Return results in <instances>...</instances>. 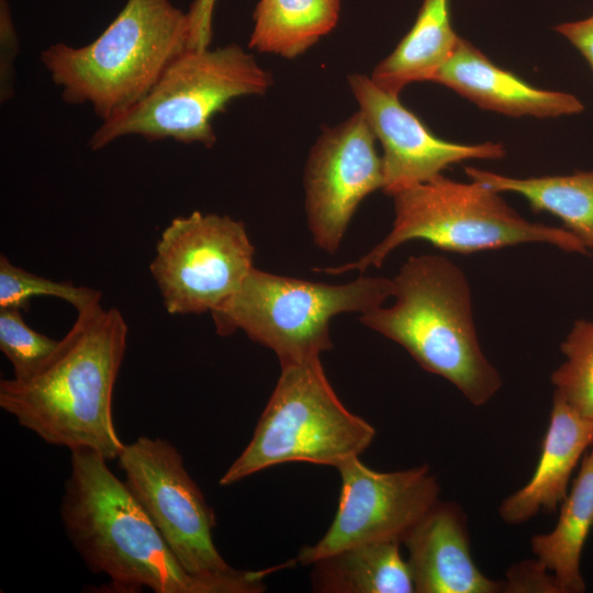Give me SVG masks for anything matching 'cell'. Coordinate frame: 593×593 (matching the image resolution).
I'll use <instances>...</instances> for the list:
<instances>
[{"label":"cell","instance_id":"cell-1","mask_svg":"<svg viewBox=\"0 0 593 593\" xmlns=\"http://www.w3.org/2000/svg\"><path fill=\"white\" fill-rule=\"evenodd\" d=\"M121 312L96 303L77 318L48 360L25 379H1L0 407L46 444L116 459L113 389L126 350Z\"/></svg>","mask_w":593,"mask_h":593},{"label":"cell","instance_id":"cell-2","mask_svg":"<svg viewBox=\"0 0 593 593\" xmlns=\"http://www.w3.org/2000/svg\"><path fill=\"white\" fill-rule=\"evenodd\" d=\"M92 449L71 451L60 518L66 536L107 591L210 593L184 571L125 481Z\"/></svg>","mask_w":593,"mask_h":593},{"label":"cell","instance_id":"cell-3","mask_svg":"<svg viewBox=\"0 0 593 593\" xmlns=\"http://www.w3.org/2000/svg\"><path fill=\"white\" fill-rule=\"evenodd\" d=\"M392 280L393 304L362 313L360 322L449 381L472 405L488 403L502 378L480 345L461 268L443 255L411 256Z\"/></svg>","mask_w":593,"mask_h":593},{"label":"cell","instance_id":"cell-4","mask_svg":"<svg viewBox=\"0 0 593 593\" xmlns=\"http://www.w3.org/2000/svg\"><path fill=\"white\" fill-rule=\"evenodd\" d=\"M189 42L188 13L169 0H127L90 44L57 43L40 58L66 103L105 121L138 103Z\"/></svg>","mask_w":593,"mask_h":593},{"label":"cell","instance_id":"cell-5","mask_svg":"<svg viewBox=\"0 0 593 593\" xmlns=\"http://www.w3.org/2000/svg\"><path fill=\"white\" fill-rule=\"evenodd\" d=\"M394 221L388 235L356 261L323 268L328 275L380 267L400 245L423 239L458 254L544 243L566 253L589 255L567 228L530 222L482 182H459L443 175L392 195Z\"/></svg>","mask_w":593,"mask_h":593},{"label":"cell","instance_id":"cell-6","mask_svg":"<svg viewBox=\"0 0 593 593\" xmlns=\"http://www.w3.org/2000/svg\"><path fill=\"white\" fill-rule=\"evenodd\" d=\"M392 279L359 277L344 284L313 282L251 268L240 288L211 312L215 332L242 329L270 348L280 366L321 358L332 349L331 320L371 311L393 295Z\"/></svg>","mask_w":593,"mask_h":593},{"label":"cell","instance_id":"cell-7","mask_svg":"<svg viewBox=\"0 0 593 593\" xmlns=\"http://www.w3.org/2000/svg\"><path fill=\"white\" fill-rule=\"evenodd\" d=\"M271 75L237 44L187 48L164 70L149 92L128 110L102 121L89 146L138 135L147 141L172 138L212 147L211 120L235 98L265 93Z\"/></svg>","mask_w":593,"mask_h":593},{"label":"cell","instance_id":"cell-8","mask_svg":"<svg viewBox=\"0 0 593 593\" xmlns=\"http://www.w3.org/2000/svg\"><path fill=\"white\" fill-rule=\"evenodd\" d=\"M374 436V427L339 400L321 358L284 365L251 439L220 484L291 461L338 468L359 457Z\"/></svg>","mask_w":593,"mask_h":593},{"label":"cell","instance_id":"cell-9","mask_svg":"<svg viewBox=\"0 0 593 593\" xmlns=\"http://www.w3.org/2000/svg\"><path fill=\"white\" fill-rule=\"evenodd\" d=\"M118 465L125 483L187 573L210 593H259L264 580L291 561L259 571L231 567L213 541L215 516L178 449L164 438L124 444Z\"/></svg>","mask_w":593,"mask_h":593},{"label":"cell","instance_id":"cell-10","mask_svg":"<svg viewBox=\"0 0 593 593\" xmlns=\"http://www.w3.org/2000/svg\"><path fill=\"white\" fill-rule=\"evenodd\" d=\"M254 253L242 222L194 211L163 231L149 270L169 314L211 313L240 288Z\"/></svg>","mask_w":593,"mask_h":593},{"label":"cell","instance_id":"cell-11","mask_svg":"<svg viewBox=\"0 0 593 593\" xmlns=\"http://www.w3.org/2000/svg\"><path fill=\"white\" fill-rule=\"evenodd\" d=\"M336 469L342 480L336 514L324 536L300 550L295 561L303 566L361 544L402 542L439 500L438 480L427 465L380 472L355 457Z\"/></svg>","mask_w":593,"mask_h":593},{"label":"cell","instance_id":"cell-12","mask_svg":"<svg viewBox=\"0 0 593 593\" xmlns=\"http://www.w3.org/2000/svg\"><path fill=\"white\" fill-rule=\"evenodd\" d=\"M376 136L358 110L325 128L304 168L305 212L317 247L334 254L360 202L383 188L382 158Z\"/></svg>","mask_w":593,"mask_h":593},{"label":"cell","instance_id":"cell-13","mask_svg":"<svg viewBox=\"0 0 593 593\" xmlns=\"http://www.w3.org/2000/svg\"><path fill=\"white\" fill-rule=\"evenodd\" d=\"M348 86L382 146V191L391 197L440 176L452 164L499 159L505 155L504 146L499 143L466 145L437 137L401 103L399 94L380 88L368 76L349 75Z\"/></svg>","mask_w":593,"mask_h":593},{"label":"cell","instance_id":"cell-14","mask_svg":"<svg viewBox=\"0 0 593 593\" xmlns=\"http://www.w3.org/2000/svg\"><path fill=\"white\" fill-rule=\"evenodd\" d=\"M415 593H499L504 582L484 575L470 550L467 518L455 502L438 500L406 535Z\"/></svg>","mask_w":593,"mask_h":593},{"label":"cell","instance_id":"cell-15","mask_svg":"<svg viewBox=\"0 0 593 593\" xmlns=\"http://www.w3.org/2000/svg\"><path fill=\"white\" fill-rule=\"evenodd\" d=\"M429 81L449 87L480 108L513 116L556 118L579 114L573 94L536 88L493 64L465 38Z\"/></svg>","mask_w":593,"mask_h":593},{"label":"cell","instance_id":"cell-16","mask_svg":"<svg viewBox=\"0 0 593 593\" xmlns=\"http://www.w3.org/2000/svg\"><path fill=\"white\" fill-rule=\"evenodd\" d=\"M592 445L593 419L553 395L537 467L524 486L502 501L501 519L518 525L539 512L556 511L568 494L574 469Z\"/></svg>","mask_w":593,"mask_h":593},{"label":"cell","instance_id":"cell-17","mask_svg":"<svg viewBox=\"0 0 593 593\" xmlns=\"http://www.w3.org/2000/svg\"><path fill=\"white\" fill-rule=\"evenodd\" d=\"M592 528L593 445L584 454L578 474L560 504L553 529L530 539L532 552L556 578L561 593H582L586 589L581 556Z\"/></svg>","mask_w":593,"mask_h":593},{"label":"cell","instance_id":"cell-18","mask_svg":"<svg viewBox=\"0 0 593 593\" xmlns=\"http://www.w3.org/2000/svg\"><path fill=\"white\" fill-rule=\"evenodd\" d=\"M402 542L376 541L348 547L311 566L312 589L321 593H414Z\"/></svg>","mask_w":593,"mask_h":593},{"label":"cell","instance_id":"cell-19","mask_svg":"<svg viewBox=\"0 0 593 593\" xmlns=\"http://www.w3.org/2000/svg\"><path fill=\"white\" fill-rule=\"evenodd\" d=\"M449 7V0L423 1L411 30L374 67L370 78L376 85L399 94L409 83L430 80L460 38L451 26Z\"/></svg>","mask_w":593,"mask_h":593},{"label":"cell","instance_id":"cell-20","mask_svg":"<svg viewBox=\"0 0 593 593\" xmlns=\"http://www.w3.org/2000/svg\"><path fill=\"white\" fill-rule=\"evenodd\" d=\"M465 171L471 180L494 191L524 197L536 212L553 214L589 251L593 250V170L530 178H514L470 166Z\"/></svg>","mask_w":593,"mask_h":593},{"label":"cell","instance_id":"cell-21","mask_svg":"<svg viewBox=\"0 0 593 593\" xmlns=\"http://www.w3.org/2000/svg\"><path fill=\"white\" fill-rule=\"evenodd\" d=\"M339 12V0H259L249 46L294 58L335 27Z\"/></svg>","mask_w":593,"mask_h":593},{"label":"cell","instance_id":"cell-22","mask_svg":"<svg viewBox=\"0 0 593 593\" xmlns=\"http://www.w3.org/2000/svg\"><path fill=\"white\" fill-rule=\"evenodd\" d=\"M564 361L552 372L553 395L593 419V320H578L560 345Z\"/></svg>","mask_w":593,"mask_h":593},{"label":"cell","instance_id":"cell-23","mask_svg":"<svg viewBox=\"0 0 593 593\" xmlns=\"http://www.w3.org/2000/svg\"><path fill=\"white\" fill-rule=\"evenodd\" d=\"M53 296L70 303L78 312L99 303L101 292L89 287H77L69 281H54L13 265L0 255V309H29L34 296Z\"/></svg>","mask_w":593,"mask_h":593},{"label":"cell","instance_id":"cell-24","mask_svg":"<svg viewBox=\"0 0 593 593\" xmlns=\"http://www.w3.org/2000/svg\"><path fill=\"white\" fill-rule=\"evenodd\" d=\"M21 312L15 307L0 309V349L12 366L14 379L35 373L59 344L31 328Z\"/></svg>","mask_w":593,"mask_h":593},{"label":"cell","instance_id":"cell-25","mask_svg":"<svg viewBox=\"0 0 593 593\" xmlns=\"http://www.w3.org/2000/svg\"><path fill=\"white\" fill-rule=\"evenodd\" d=\"M503 582V592L506 593H561L556 578L536 558L514 564L506 572V578Z\"/></svg>","mask_w":593,"mask_h":593},{"label":"cell","instance_id":"cell-26","mask_svg":"<svg viewBox=\"0 0 593 593\" xmlns=\"http://www.w3.org/2000/svg\"><path fill=\"white\" fill-rule=\"evenodd\" d=\"M19 51L18 36L7 0H0V100L14 93V63Z\"/></svg>","mask_w":593,"mask_h":593},{"label":"cell","instance_id":"cell-27","mask_svg":"<svg viewBox=\"0 0 593 593\" xmlns=\"http://www.w3.org/2000/svg\"><path fill=\"white\" fill-rule=\"evenodd\" d=\"M216 0H194L189 9L190 46L209 47L212 38V15Z\"/></svg>","mask_w":593,"mask_h":593},{"label":"cell","instance_id":"cell-28","mask_svg":"<svg viewBox=\"0 0 593 593\" xmlns=\"http://www.w3.org/2000/svg\"><path fill=\"white\" fill-rule=\"evenodd\" d=\"M555 30L582 54L593 71V14L584 20L559 24Z\"/></svg>","mask_w":593,"mask_h":593}]
</instances>
